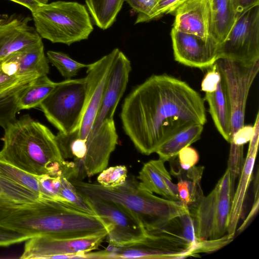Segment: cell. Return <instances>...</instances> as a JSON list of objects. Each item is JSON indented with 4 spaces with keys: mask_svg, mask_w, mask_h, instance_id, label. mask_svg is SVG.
Segmentation results:
<instances>
[{
    "mask_svg": "<svg viewBox=\"0 0 259 259\" xmlns=\"http://www.w3.org/2000/svg\"><path fill=\"white\" fill-rule=\"evenodd\" d=\"M205 99L215 127L229 143L231 131V109L227 90L222 75L217 90L212 93H205Z\"/></svg>",
    "mask_w": 259,
    "mask_h": 259,
    "instance_id": "cell-19",
    "label": "cell"
},
{
    "mask_svg": "<svg viewBox=\"0 0 259 259\" xmlns=\"http://www.w3.org/2000/svg\"><path fill=\"white\" fill-rule=\"evenodd\" d=\"M107 234L104 231L76 238L35 236L26 241L20 258H85V253L98 248Z\"/></svg>",
    "mask_w": 259,
    "mask_h": 259,
    "instance_id": "cell-9",
    "label": "cell"
},
{
    "mask_svg": "<svg viewBox=\"0 0 259 259\" xmlns=\"http://www.w3.org/2000/svg\"><path fill=\"white\" fill-rule=\"evenodd\" d=\"M88 199L95 214L105 225L110 244L125 245L145 237V229L138 218L125 207L112 201Z\"/></svg>",
    "mask_w": 259,
    "mask_h": 259,
    "instance_id": "cell-10",
    "label": "cell"
},
{
    "mask_svg": "<svg viewBox=\"0 0 259 259\" xmlns=\"http://www.w3.org/2000/svg\"><path fill=\"white\" fill-rule=\"evenodd\" d=\"M203 169V166H195L187 170H183L180 166L179 169H176L174 166L171 168L172 175L180 176L187 183L188 188L191 199V205L189 208L191 214L194 212L204 196L201 186V180Z\"/></svg>",
    "mask_w": 259,
    "mask_h": 259,
    "instance_id": "cell-24",
    "label": "cell"
},
{
    "mask_svg": "<svg viewBox=\"0 0 259 259\" xmlns=\"http://www.w3.org/2000/svg\"><path fill=\"white\" fill-rule=\"evenodd\" d=\"M40 4H47L49 0H35Z\"/></svg>",
    "mask_w": 259,
    "mask_h": 259,
    "instance_id": "cell-41",
    "label": "cell"
},
{
    "mask_svg": "<svg viewBox=\"0 0 259 259\" xmlns=\"http://www.w3.org/2000/svg\"><path fill=\"white\" fill-rule=\"evenodd\" d=\"M115 49L95 62L89 64L86 78L85 107L78 138L86 140L94 125L107 83L113 62L119 51Z\"/></svg>",
    "mask_w": 259,
    "mask_h": 259,
    "instance_id": "cell-11",
    "label": "cell"
},
{
    "mask_svg": "<svg viewBox=\"0 0 259 259\" xmlns=\"http://www.w3.org/2000/svg\"><path fill=\"white\" fill-rule=\"evenodd\" d=\"M164 162L158 159L144 163L137 177L139 185L143 189L164 198L180 201L177 185L172 183Z\"/></svg>",
    "mask_w": 259,
    "mask_h": 259,
    "instance_id": "cell-18",
    "label": "cell"
},
{
    "mask_svg": "<svg viewBox=\"0 0 259 259\" xmlns=\"http://www.w3.org/2000/svg\"><path fill=\"white\" fill-rule=\"evenodd\" d=\"M49 70L42 39L0 60V73L10 76H40L47 75Z\"/></svg>",
    "mask_w": 259,
    "mask_h": 259,
    "instance_id": "cell-14",
    "label": "cell"
},
{
    "mask_svg": "<svg viewBox=\"0 0 259 259\" xmlns=\"http://www.w3.org/2000/svg\"><path fill=\"white\" fill-rule=\"evenodd\" d=\"M29 17H16L0 24V60L42 38L29 25Z\"/></svg>",
    "mask_w": 259,
    "mask_h": 259,
    "instance_id": "cell-17",
    "label": "cell"
},
{
    "mask_svg": "<svg viewBox=\"0 0 259 259\" xmlns=\"http://www.w3.org/2000/svg\"><path fill=\"white\" fill-rule=\"evenodd\" d=\"M190 0H155L158 19L164 15H173L177 9Z\"/></svg>",
    "mask_w": 259,
    "mask_h": 259,
    "instance_id": "cell-37",
    "label": "cell"
},
{
    "mask_svg": "<svg viewBox=\"0 0 259 259\" xmlns=\"http://www.w3.org/2000/svg\"><path fill=\"white\" fill-rule=\"evenodd\" d=\"M4 130L1 161L35 176H63L65 161L47 126L26 114Z\"/></svg>",
    "mask_w": 259,
    "mask_h": 259,
    "instance_id": "cell-2",
    "label": "cell"
},
{
    "mask_svg": "<svg viewBox=\"0 0 259 259\" xmlns=\"http://www.w3.org/2000/svg\"><path fill=\"white\" fill-rule=\"evenodd\" d=\"M231 2H232V3H233V5H234L235 0H231Z\"/></svg>",
    "mask_w": 259,
    "mask_h": 259,
    "instance_id": "cell-42",
    "label": "cell"
},
{
    "mask_svg": "<svg viewBox=\"0 0 259 259\" xmlns=\"http://www.w3.org/2000/svg\"><path fill=\"white\" fill-rule=\"evenodd\" d=\"M195 245L184 237L180 217L166 226L146 232L142 239L123 245L112 244L92 252V258L175 259L195 256Z\"/></svg>",
    "mask_w": 259,
    "mask_h": 259,
    "instance_id": "cell-4",
    "label": "cell"
},
{
    "mask_svg": "<svg viewBox=\"0 0 259 259\" xmlns=\"http://www.w3.org/2000/svg\"><path fill=\"white\" fill-rule=\"evenodd\" d=\"M120 117L126 135L146 155L183 129L207 121L200 95L166 74L152 75L136 87L125 98Z\"/></svg>",
    "mask_w": 259,
    "mask_h": 259,
    "instance_id": "cell-1",
    "label": "cell"
},
{
    "mask_svg": "<svg viewBox=\"0 0 259 259\" xmlns=\"http://www.w3.org/2000/svg\"><path fill=\"white\" fill-rule=\"evenodd\" d=\"M0 175L25 187L41 197L38 176L28 173L1 161Z\"/></svg>",
    "mask_w": 259,
    "mask_h": 259,
    "instance_id": "cell-25",
    "label": "cell"
},
{
    "mask_svg": "<svg viewBox=\"0 0 259 259\" xmlns=\"http://www.w3.org/2000/svg\"><path fill=\"white\" fill-rule=\"evenodd\" d=\"M211 35L221 44L233 27L237 17L231 0H210Z\"/></svg>",
    "mask_w": 259,
    "mask_h": 259,
    "instance_id": "cell-21",
    "label": "cell"
},
{
    "mask_svg": "<svg viewBox=\"0 0 259 259\" xmlns=\"http://www.w3.org/2000/svg\"><path fill=\"white\" fill-rule=\"evenodd\" d=\"M38 76L35 74L10 76L0 73V103L9 95L20 88L28 84Z\"/></svg>",
    "mask_w": 259,
    "mask_h": 259,
    "instance_id": "cell-29",
    "label": "cell"
},
{
    "mask_svg": "<svg viewBox=\"0 0 259 259\" xmlns=\"http://www.w3.org/2000/svg\"><path fill=\"white\" fill-rule=\"evenodd\" d=\"M235 183L227 169L214 189L202 197L191 214L197 240L215 239L227 234Z\"/></svg>",
    "mask_w": 259,
    "mask_h": 259,
    "instance_id": "cell-7",
    "label": "cell"
},
{
    "mask_svg": "<svg viewBox=\"0 0 259 259\" xmlns=\"http://www.w3.org/2000/svg\"><path fill=\"white\" fill-rule=\"evenodd\" d=\"M253 126V135L249 141L247 156L239 176V183L234 194L229 219L227 234L233 237L235 236L238 222L243 217L246 194L252 178L259 141L258 112L256 114Z\"/></svg>",
    "mask_w": 259,
    "mask_h": 259,
    "instance_id": "cell-15",
    "label": "cell"
},
{
    "mask_svg": "<svg viewBox=\"0 0 259 259\" xmlns=\"http://www.w3.org/2000/svg\"><path fill=\"white\" fill-rule=\"evenodd\" d=\"M209 68L201 84V89L205 93L214 92L221 79V74L215 63Z\"/></svg>",
    "mask_w": 259,
    "mask_h": 259,
    "instance_id": "cell-34",
    "label": "cell"
},
{
    "mask_svg": "<svg viewBox=\"0 0 259 259\" xmlns=\"http://www.w3.org/2000/svg\"><path fill=\"white\" fill-rule=\"evenodd\" d=\"M173 27L185 33L207 39L211 35V14L210 0H190L179 7Z\"/></svg>",
    "mask_w": 259,
    "mask_h": 259,
    "instance_id": "cell-16",
    "label": "cell"
},
{
    "mask_svg": "<svg viewBox=\"0 0 259 259\" xmlns=\"http://www.w3.org/2000/svg\"><path fill=\"white\" fill-rule=\"evenodd\" d=\"M203 130V125L194 124L174 134L164 141L155 153L163 161H170L178 156L183 148L190 146L198 140Z\"/></svg>",
    "mask_w": 259,
    "mask_h": 259,
    "instance_id": "cell-20",
    "label": "cell"
},
{
    "mask_svg": "<svg viewBox=\"0 0 259 259\" xmlns=\"http://www.w3.org/2000/svg\"><path fill=\"white\" fill-rule=\"evenodd\" d=\"M21 5L29 9L31 12L35 11L40 5L35 0H9Z\"/></svg>",
    "mask_w": 259,
    "mask_h": 259,
    "instance_id": "cell-39",
    "label": "cell"
},
{
    "mask_svg": "<svg viewBox=\"0 0 259 259\" xmlns=\"http://www.w3.org/2000/svg\"><path fill=\"white\" fill-rule=\"evenodd\" d=\"M60 196L62 201L90 214H96L88 199L83 196L70 182L61 177Z\"/></svg>",
    "mask_w": 259,
    "mask_h": 259,
    "instance_id": "cell-27",
    "label": "cell"
},
{
    "mask_svg": "<svg viewBox=\"0 0 259 259\" xmlns=\"http://www.w3.org/2000/svg\"><path fill=\"white\" fill-rule=\"evenodd\" d=\"M47 58L60 73L67 79L75 76L82 68H88L89 64L78 62L68 55L60 52L49 51L47 53Z\"/></svg>",
    "mask_w": 259,
    "mask_h": 259,
    "instance_id": "cell-26",
    "label": "cell"
},
{
    "mask_svg": "<svg viewBox=\"0 0 259 259\" xmlns=\"http://www.w3.org/2000/svg\"><path fill=\"white\" fill-rule=\"evenodd\" d=\"M127 178V169L123 165L111 166L100 172L97 181L107 188H114L123 185Z\"/></svg>",
    "mask_w": 259,
    "mask_h": 259,
    "instance_id": "cell-28",
    "label": "cell"
},
{
    "mask_svg": "<svg viewBox=\"0 0 259 259\" xmlns=\"http://www.w3.org/2000/svg\"><path fill=\"white\" fill-rule=\"evenodd\" d=\"M137 13L135 23L148 22L158 19L155 0H126Z\"/></svg>",
    "mask_w": 259,
    "mask_h": 259,
    "instance_id": "cell-31",
    "label": "cell"
},
{
    "mask_svg": "<svg viewBox=\"0 0 259 259\" xmlns=\"http://www.w3.org/2000/svg\"><path fill=\"white\" fill-rule=\"evenodd\" d=\"M34 236L0 225V246H7L26 241Z\"/></svg>",
    "mask_w": 259,
    "mask_h": 259,
    "instance_id": "cell-33",
    "label": "cell"
},
{
    "mask_svg": "<svg viewBox=\"0 0 259 259\" xmlns=\"http://www.w3.org/2000/svg\"><path fill=\"white\" fill-rule=\"evenodd\" d=\"M257 5H259V0H235L234 6L237 14Z\"/></svg>",
    "mask_w": 259,
    "mask_h": 259,
    "instance_id": "cell-38",
    "label": "cell"
},
{
    "mask_svg": "<svg viewBox=\"0 0 259 259\" xmlns=\"http://www.w3.org/2000/svg\"><path fill=\"white\" fill-rule=\"evenodd\" d=\"M0 200H5L6 201L4 194V190L3 188L2 182L1 177L0 176Z\"/></svg>",
    "mask_w": 259,
    "mask_h": 259,
    "instance_id": "cell-40",
    "label": "cell"
},
{
    "mask_svg": "<svg viewBox=\"0 0 259 259\" xmlns=\"http://www.w3.org/2000/svg\"><path fill=\"white\" fill-rule=\"evenodd\" d=\"M254 201L252 208L246 219L240 227L236 230L238 234L243 232L252 221L256 215L259 206V193H258V170L256 171L253 186Z\"/></svg>",
    "mask_w": 259,
    "mask_h": 259,
    "instance_id": "cell-36",
    "label": "cell"
},
{
    "mask_svg": "<svg viewBox=\"0 0 259 259\" xmlns=\"http://www.w3.org/2000/svg\"><path fill=\"white\" fill-rule=\"evenodd\" d=\"M170 35L175 60L182 64L203 69L219 59L220 44L212 36L205 39L174 28Z\"/></svg>",
    "mask_w": 259,
    "mask_h": 259,
    "instance_id": "cell-12",
    "label": "cell"
},
{
    "mask_svg": "<svg viewBox=\"0 0 259 259\" xmlns=\"http://www.w3.org/2000/svg\"><path fill=\"white\" fill-rule=\"evenodd\" d=\"M87 93L85 77L58 82L39 107L59 132L78 131L84 114Z\"/></svg>",
    "mask_w": 259,
    "mask_h": 259,
    "instance_id": "cell-6",
    "label": "cell"
},
{
    "mask_svg": "<svg viewBox=\"0 0 259 259\" xmlns=\"http://www.w3.org/2000/svg\"><path fill=\"white\" fill-rule=\"evenodd\" d=\"M47 75L33 80L21 93L18 100L20 109H29L39 106L58 84Z\"/></svg>",
    "mask_w": 259,
    "mask_h": 259,
    "instance_id": "cell-22",
    "label": "cell"
},
{
    "mask_svg": "<svg viewBox=\"0 0 259 259\" xmlns=\"http://www.w3.org/2000/svg\"><path fill=\"white\" fill-rule=\"evenodd\" d=\"M131 70L130 60L119 50L112 64L102 101L90 134L95 133L105 121L113 119L125 91Z\"/></svg>",
    "mask_w": 259,
    "mask_h": 259,
    "instance_id": "cell-13",
    "label": "cell"
},
{
    "mask_svg": "<svg viewBox=\"0 0 259 259\" xmlns=\"http://www.w3.org/2000/svg\"><path fill=\"white\" fill-rule=\"evenodd\" d=\"M94 22L102 29L114 22L124 0H85Z\"/></svg>",
    "mask_w": 259,
    "mask_h": 259,
    "instance_id": "cell-23",
    "label": "cell"
},
{
    "mask_svg": "<svg viewBox=\"0 0 259 259\" xmlns=\"http://www.w3.org/2000/svg\"><path fill=\"white\" fill-rule=\"evenodd\" d=\"M61 176H38L40 196L42 198L62 201L60 196Z\"/></svg>",
    "mask_w": 259,
    "mask_h": 259,
    "instance_id": "cell-30",
    "label": "cell"
},
{
    "mask_svg": "<svg viewBox=\"0 0 259 259\" xmlns=\"http://www.w3.org/2000/svg\"><path fill=\"white\" fill-rule=\"evenodd\" d=\"M70 182L88 199L112 201L125 207L138 218L146 232L159 230L190 212L181 201L162 198L143 189L134 177L127 178L123 185L114 188L82 181Z\"/></svg>",
    "mask_w": 259,
    "mask_h": 259,
    "instance_id": "cell-3",
    "label": "cell"
},
{
    "mask_svg": "<svg viewBox=\"0 0 259 259\" xmlns=\"http://www.w3.org/2000/svg\"><path fill=\"white\" fill-rule=\"evenodd\" d=\"M178 155L180 166L185 170L194 166L199 161L197 151L190 146L181 150Z\"/></svg>",
    "mask_w": 259,
    "mask_h": 259,
    "instance_id": "cell-35",
    "label": "cell"
},
{
    "mask_svg": "<svg viewBox=\"0 0 259 259\" xmlns=\"http://www.w3.org/2000/svg\"><path fill=\"white\" fill-rule=\"evenodd\" d=\"M220 58L244 64L259 61V5L237 14L233 27L220 45Z\"/></svg>",
    "mask_w": 259,
    "mask_h": 259,
    "instance_id": "cell-8",
    "label": "cell"
},
{
    "mask_svg": "<svg viewBox=\"0 0 259 259\" xmlns=\"http://www.w3.org/2000/svg\"><path fill=\"white\" fill-rule=\"evenodd\" d=\"M233 239V237L226 234L215 239L198 240L194 251L195 256L201 253H210L217 251L230 243Z\"/></svg>",
    "mask_w": 259,
    "mask_h": 259,
    "instance_id": "cell-32",
    "label": "cell"
},
{
    "mask_svg": "<svg viewBox=\"0 0 259 259\" xmlns=\"http://www.w3.org/2000/svg\"><path fill=\"white\" fill-rule=\"evenodd\" d=\"M31 13L38 34L53 43L70 45L87 39L93 30L86 8L77 2L41 4Z\"/></svg>",
    "mask_w": 259,
    "mask_h": 259,
    "instance_id": "cell-5",
    "label": "cell"
},
{
    "mask_svg": "<svg viewBox=\"0 0 259 259\" xmlns=\"http://www.w3.org/2000/svg\"><path fill=\"white\" fill-rule=\"evenodd\" d=\"M3 19H0V24L2 23V22L3 21Z\"/></svg>",
    "mask_w": 259,
    "mask_h": 259,
    "instance_id": "cell-43",
    "label": "cell"
}]
</instances>
